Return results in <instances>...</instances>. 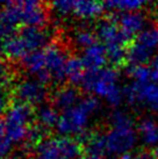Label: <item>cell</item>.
<instances>
[{"mask_svg": "<svg viewBox=\"0 0 158 159\" xmlns=\"http://www.w3.org/2000/svg\"><path fill=\"white\" fill-rule=\"evenodd\" d=\"M34 114V108L27 103L16 101L11 105L4 119L6 124V138L13 144L25 143Z\"/></svg>", "mask_w": 158, "mask_h": 159, "instance_id": "3957f363", "label": "cell"}, {"mask_svg": "<svg viewBox=\"0 0 158 159\" xmlns=\"http://www.w3.org/2000/svg\"><path fill=\"white\" fill-rule=\"evenodd\" d=\"M154 55V50L146 48L141 44L140 42L134 40L128 45L127 49V61L134 65H146Z\"/></svg>", "mask_w": 158, "mask_h": 159, "instance_id": "ac0fdd59", "label": "cell"}, {"mask_svg": "<svg viewBox=\"0 0 158 159\" xmlns=\"http://www.w3.org/2000/svg\"><path fill=\"white\" fill-rule=\"evenodd\" d=\"M45 53V70L55 83H63L66 80V62L67 57L64 49L57 43L51 42L44 48Z\"/></svg>", "mask_w": 158, "mask_h": 159, "instance_id": "30bf717a", "label": "cell"}, {"mask_svg": "<svg viewBox=\"0 0 158 159\" xmlns=\"http://www.w3.org/2000/svg\"><path fill=\"white\" fill-rule=\"evenodd\" d=\"M138 133L145 145H158V124L152 119H144L138 123Z\"/></svg>", "mask_w": 158, "mask_h": 159, "instance_id": "44dd1931", "label": "cell"}, {"mask_svg": "<svg viewBox=\"0 0 158 159\" xmlns=\"http://www.w3.org/2000/svg\"><path fill=\"white\" fill-rule=\"evenodd\" d=\"M127 75L134 79V83L141 85L158 84V70L148 65H134L130 64L126 69Z\"/></svg>", "mask_w": 158, "mask_h": 159, "instance_id": "9a60e30c", "label": "cell"}, {"mask_svg": "<svg viewBox=\"0 0 158 159\" xmlns=\"http://www.w3.org/2000/svg\"><path fill=\"white\" fill-rule=\"evenodd\" d=\"M80 101L79 91L75 86H62L53 93V106L56 109L67 111Z\"/></svg>", "mask_w": 158, "mask_h": 159, "instance_id": "5bb4252c", "label": "cell"}, {"mask_svg": "<svg viewBox=\"0 0 158 159\" xmlns=\"http://www.w3.org/2000/svg\"><path fill=\"white\" fill-rule=\"evenodd\" d=\"M120 159H154L152 153L146 151H135V152H128L126 155L121 156Z\"/></svg>", "mask_w": 158, "mask_h": 159, "instance_id": "f1b7e54d", "label": "cell"}, {"mask_svg": "<svg viewBox=\"0 0 158 159\" xmlns=\"http://www.w3.org/2000/svg\"><path fill=\"white\" fill-rule=\"evenodd\" d=\"M81 159H105V158H102V157H95V156H87V157Z\"/></svg>", "mask_w": 158, "mask_h": 159, "instance_id": "d6a6232c", "label": "cell"}, {"mask_svg": "<svg viewBox=\"0 0 158 159\" xmlns=\"http://www.w3.org/2000/svg\"><path fill=\"white\" fill-rule=\"evenodd\" d=\"M13 143L7 138H5L4 141L0 142V159L8 158V155L13 149Z\"/></svg>", "mask_w": 158, "mask_h": 159, "instance_id": "f546056e", "label": "cell"}, {"mask_svg": "<svg viewBox=\"0 0 158 159\" xmlns=\"http://www.w3.org/2000/svg\"><path fill=\"white\" fill-rule=\"evenodd\" d=\"M145 5L142 0H115L105 2V8L109 11H118L120 13H132L138 12Z\"/></svg>", "mask_w": 158, "mask_h": 159, "instance_id": "7402d4cb", "label": "cell"}, {"mask_svg": "<svg viewBox=\"0 0 158 159\" xmlns=\"http://www.w3.org/2000/svg\"><path fill=\"white\" fill-rule=\"evenodd\" d=\"M123 91V98L132 106H141L149 111L158 113V84L141 85L137 83L126 86Z\"/></svg>", "mask_w": 158, "mask_h": 159, "instance_id": "8992f818", "label": "cell"}, {"mask_svg": "<svg viewBox=\"0 0 158 159\" xmlns=\"http://www.w3.org/2000/svg\"><path fill=\"white\" fill-rule=\"evenodd\" d=\"M112 128H132L134 122L132 117L124 111H114L110 115Z\"/></svg>", "mask_w": 158, "mask_h": 159, "instance_id": "484cf974", "label": "cell"}, {"mask_svg": "<svg viewBox=\"0 0 158 159\" xmlns=\"http://www.w3.org/2000/svg\"><path fill=\"white\" fill-rule=\"evenodd\" d=\"M75 43L80 48L85 49L90 48L91 45L98 43V36L93 31L87 29H80L75 34Z\"/></svg>", "mask_w": 158, "mask_h": 159, "instance_id": "d4e9b609", "label": "cell"}, {"mask_svg": "<svg viewBox=\"0 0 158 159\" xmlns=\"http://www.w3.org/2000/svg\"><path fill=\"white\" fill-rule=\"evenodd\" d=\"M0 55H2V51H1V47H0Z\"/></svg>", "mask_w": 158, "mask_h": 159, "instance_id": "e575fe53", "label": "cell"}, {"mask_svg": "<svg viewBox=\"0 0 158 159\" xmlns=\"http://www.w3.org/2000/svg\"><path fill=\"white\" fill-rule=\"evenodd\" d=\"M118 72L115 67H104L98 71H86L81 89L104 98L108 105L118 107L123 99V91L118 87Z\"/></svg>", "mask_w": 158, "mask_h": 159, "instance_id": "7a4b0ae2", "label": "cell"}, {"mask_svg": "<svg viewBox=\"0 0 158 159\" xmlns=\"http://www.w3.org/2000/svg\"><path fill=\"white\" fill-rule=\"evenodd\" d=\"M118 14L110 13L105 19H102L100 22L98 23L95 34L98 39L104 42V45H128L132 43V41L130 37H128L118 25Z\"/></svg>", "mask_w": 158, "mask_h": 159, "instance_id": "9c48e42d", "label": "cell"}, {"mask_svg": "<svg viewBox=\"0 0 158 159\" xmlns=\"http://www.w3.org/2000/svg\"><path fill=\"white\" fill-rule=\"evenodd\" d=\"M106 53H107V61L110 62L114 66L122 65L127 61V49L124 45H105Z\"/></svg>", "mask_w": 158, "mask_h": 159, "instance_id": "603a6c76", "label": "cell"}, {"mask_svg": "<svg viewBox=\"0 0 158 159\" xmlns=\"http://www.w3.org/2000/svg\"><path fill=\"white\" fill-rule=\"evenodd\" d=\"M9 92L5 86H0V116L7 113L9 108Z\"/></svg>", "mask_w": 158, "mask_h": 159, "instance_id": "83f0119b", "label": "cell"}, {"mask_svg": "<svg viewBox=\"0 0 158 159\" xmlns=\"http://www.w3.org/2000/svg\"><path fill=\"white\" fill-rule=\"evenodd\" d=\"M5 138H6V124L4 119H0V142L4 141Z\"/></svg>", "mask_w": 158, "mask_h": 159, "instance_id": "4dcf8cb0", "label": "cell"}, {"mask_svg": "<svg viewBox=\"0 0 158 159\" xmlns=\"http://www.w3.org/2000/svg\"><path fill=\"white\" fill-rule=\"evenodd\" d=\"M59 116L61 114H58V109H56L53 106H49V105L41 106L39 111H36L37 124L43 127L44 129L56 128Z\"/></svg>", "mask_w": 158, "mask_h": 159, "instance_id": "ffe728a7", "label": "cell"}, {"mask_svg": "<svg viewBox=\"0 0 158 159\" xmlns=\"http://www.w3.org/2000/svg\"><path fill=\"white\" fill-rule=\"evenodd\" d=\"M13 95L18 102L27 103L34 107L45 101L48 97V89L47 85L42 84L36 78H29L21 80L16 84V86L14 87Z\"/></svg>", "mask_w": 158, "mask_h": 159, "instance_id": "ba28073f", "label": "cell"}, {"mask_svg": "<svg viewBox=\"0 0 158 159\" xmlns=\"http://www.w3.org/2000/svg\"><path fill=\"white\" fill-rule=\"evenodd\" d=\"M84 66L86 71H98L105 67L107 63L106 48L102 43H95L90 48L85 49L81 56Z\"/></svg>", "mask_w": 158, "mask_h": 159, "instance_id": "7c38bea8", "label": "cell"}, {"mask_svg": "<svg viewBox=\"0 0 158 159\" xmlns=\"http://www.w3.org/2000/svg\"><path fill=\"white\" fill-rule=\"evenodd\" d=\"M21 63L22 66L25 67V70L28 73L35 75V78H37L39 75H41L44 72H47L44 49H41V50H37L35 52L29 53L28 56H26L22 59Z\"/></svg>", "mask_w": 158, "mask_h": 159, "instance_id": "d6986e66", "label": "cell"}, {"mask_svg": "<svg viewBox=\"0 0 158 159\" xmlns=\"http://www.w3.org/2000/svg\"><path fill=\"white\" fill-rule=\"evenodd\" d=\"M51 8L55 13L59 16H67L73 13L75 1L72 0H61V1H53L50 4Z\"/></svg>", "mask_w": 158, "mask_h": 159, "instance_id": "4316f807", "label": "cell"}, {"mask_svg": "<svg viewBox=\"0 0 158 159\" xmlns=\"http://www.w3.org/2000/svg\"><path fill=\"white\" fill-rule=\"evenodd\" d=\"M84 146L71 137L47 138L35 149V159H81Z\"/></svg>", "mask_w": 158, "mask_h": 159, "instance_id": "277c9868", "label": "cell"}, {"mask_svg": "<svg viewBox=\"0 0 158 159\" xmlns=\"http://www.w3.org/2000/svg\"><path fill=\"white\" fill-rule=\"evenodd\" d=\"M20 25L23 27H43L48 21L45 5L39 1H18Z\"/></svg>", "mask_w": 158, "mask_h": 159, "instance_id": "8fae6325", "label": "cell"}, {"mask_svg": "<svg viewBox=\"0 0 158 159\" xmlns=\"http://www.w3.org/2000/svg\"><path fill=\"white\" fill-rule=\"evenodd\" d=\"M105 4H101L98 1H86L80 0L75 1L73 7V15L83 20H90L100 16L105 11Z\"/></svg>", "mask_w": 158, "mask_h": 159, "instance_id": "2e32d148", "label": "cell"}, {"mask_svg": "<svg viewBox=\"0 0 158 159\" xmlns=\"http://www.w3.org/2000/svg\"><path fill=\"white\" fill-rule=\"evenodd\" d=\"M51 33L44 27H23L1 44L2 55L11 59H20L50 44Z\"/></svg>", "mask_w": 158, "mask_h": 159, "instance_id": "6da1fadb", "label": "cell"}, {"mask_svg": "<svg viewBox=\"0 0 158 159\" xmlns=\"http://www.w3.org/2000/svg\"><path fill=\"white\" fill-rule=\"evenodd\" d=\"M90 116L91 114L78 102L75 107L62 111L56 129L63 137H70L72 135L81 136L86 133Z\"/></svg>", "mask_w": 158, "mask_h": 159, "instance_id": "5b68a950", "label": "cell"}, {"mask_svg": "<svg viewBox=\"0 0 158 159\" xmlns=\"http://www.w3.org/2000/svg\"><path fill=\"white\" fill-rule=\"evenodd\" d=\"M135 40L140 42L141 44L145 45L146 48L155 51V49L158 47V27H152L141 31Z\"/></svg>", "mask_w": 158, "mask_h": 159, "instance_id": "cb8c5ba5", "label": "cell"}, {"mask_svg": "<svg viewBox=\"0 0 158 159\" xmlns=\"http://www.w3.org/2000/svg\"><path fill=\"white\" fill-rule=\"evenodd\" d=\"M66 79L70 81L71 86H81L85 78L86 69L84 66V63L81 57L77 56H71L67 58L66 62Z\"/></svg>", "mask_w": 158, "mask_h": 159, "instance_id": "e0dca14e", "label": "cell"}, {"mask_svg": "<svg viewBox=\"0 0 158 159\" xmlns=\"http://www.w3.org/2000/svg\"><path fill=\"white\" fill-rule=\"evenodd\" d=\"M118 25L121 30L132 40V37L143 31V27L145 25L144 15L140 12L132 13H120L118 14Z\"/></svg>", "mask_w": 158, "mask_h": 159, "instance_id": "4fadbf2b", "label": "cell"}, {"mask_svg": "<svg viewBox=\"0 0 158 159\" xmlns=\"http://www.w3.org/2000/svg\"><path fill=\"white\" fill-rule=\"evenodd\" d=\"M6 159H19V158H16V157H8V158H6Z\"/></svg>", "mask_w": 158, "mask_h": 159, "instance_id": "836d02e7", "label": "cell"}, {"mask_svg": "<svg viewBox=\"0 0 158 159\" xmlns=\"http://www.w3.org/2000/svg\"><path fill=\"white\" fill-rule=\"evenodd\" d=\"M152 157L154 159H158V145L155 148V150L152 151Z\"/></svg>", "mask_w": 158, "mask_h": 159, "instance_id": "1f68e13d", "label": "cell"}, {"mask_svg": "<svg viewBox=\"0 0 158 159\" xmlns=\"http://www.w3.org/2000/svg\"><path fill=\"white\" fill-rule=\"evenodd\" d=\"M107 153L123 156L132 152L137 141V134L132 128H110L105 134Z\"/></svg>", "mask_w": 158, "mask_h": 159, "instance_id": "52a82bcc", "label": "cell"}]
</instances>
